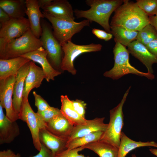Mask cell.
Masks as SVG:
<instances>
[{"instance_id":"22","label":"cell","mask_w":157,"mask_h":157,"mask_svg":"<svg viewBox=\"0 0 157 157\" xmlns=\"http://www.w3.org/2000/svg\"><path fill=\"white\" fill-rule=\"evenodd\" d=\"M31 60L22 56L7 59H0V80L16 76L20 69Z\"/></svg>"},{"instance_id":"8","label":"cell","mask_w":157,"mask_h":157,"mask_svg":"<svg viewBox=\"0 0 157 157\" xmlns=\"http://www.w3.org/2000/svg\"><path fill=\"white\" fill-rule=\"evenodd\" d=\"M61 46L63 55L60 69L73 75L76 74L77 72L74 66V62L78 56L84 53L99 51L102 47L99 44L91 43L81 45L76 44L70 41L63 43Z\"/></svg>"},{"instance_id":"1","label":"cell","mask_w":157,"mask_h":157,"mask_svg":"<svg viewBox=\"0 0 157 157\" xmlns=\"http://www.w3.org/2000/svg\"><path fill=\"white\" fill-rule=\"evenodd\" d=\"M149 24V17L136 2L124 0L115 11L110 25L121 26L130 31L139 32Z\"/></svg>"},{"instance_id":"15","label":"cell","mask_w":157,"mask_h":157,"mask_svg":"<svg viewBox=\"0 0 157 157\" xmlns=\"http://www.w3.org/2000/svg\"><path fill=\"white\" fill-rule=\"evenodd\" d=\"M26 15L28 16L30 29L37 38L39 39L42 33L41 21L44 17L38 5V0H26Z\"/></svg>"},{"instance_id":"42","label":"cell","mask_w":157,"mask_h":157,"mask_svg":"<svg viewBox=\"0 0 157 157\" xmlns=\"http://www.w3.org/2000/svg\"><path fill=\"white\" fill-rule=\"evenodd\" d=\"M149 151L153 154L156 156L157 157V149L151 148Z\"/></svg>"},{"instance_id":"2","label":"cell","mask_w":157,"mask_h":157,"mask_svg":"<svg viewBox=\"0 0 157 157\" xmlns=\"http://www.w3.org/2000/svg\"><path fill=\"white\" fill-rule=\"evenodd\" d=\"M124 0H86V4L90 7L87 10H74L76 18H84L90 22H95L100 25L107 32L110 33L109 20L112 13Z\"/></svg>"},{"instance_id":"37","label":"cell","mask_w":157,"mask_h":157,"mask_svg":"<svg viewBox=\"0 0 157 157\" xmlns=\"http://www.w3.org/2000/svg\"><path fill=\"white\" fill-rule=\"evenodd\" d=\"M145 46L151 53L157 58V38L150 42Z\"/></svg>"},{"instance_id":"43","label":"cell","mask_w":157,"mask_h":157,"mask_svg":"<svg viewBox=\"0 0 157 157\" xmlns=\"http://www.w3.org/2000/svg\"><path fill=\"white\" fill-rule=\"evenodd\" d=\"M132 157H137L135 154H133L131 156Z\"/></svg>"},{"instance_id":"20","label":"cell","mask_w":157,"mask_h":157,"mask_svg":"<svg viewBox=\"0 0 157 157\" xmlns=\"http://www.w3.org/2000/svg\"><path fill=\"white\" fill-rule=\"evenodd\" d=\"M45 77L42 68L37 65L34 62L31 61L29 72L25 79L23 97L28 98L30 91L34 88L40 87Z\"/></svg>"},{"instance_id":"9","label":"cell","mask_w":157,"mask_h":157,"mask_svg":"<svg viewBox=\"0 0 157 157\" xmlns=\"http://www.w3.org/2000/svg\"><path fill=\"white\" fill-rule=\"evenodd\" d=\"M19 115V119L27 124L31 133L34 146L39 151L41 149V143L39 139V132L41 129L46 128V123L37 113L33 111L28 98L23 97Z\"/></svg>"},{"instance_id":"25","label":"cell","mask_w":157,"mask_h":157,"mask_svg":"<svg viewBox=\"0 0 157 157\" xmlns=\"http://www.w3.org/2000/svg\"><path fill=\"white\" fill-rule=\"evenodd\" d=\"M81 147L84 149H88L93 151L99 157H118V148L100 140Z\"/></svg>"},{"instance_id":"17","label":"cell","mask_w":157,"mask_h":157,"mask_svg":"<svg viewBox=\"0 0 157 157\" xmlns=\"http://www.w3.org/2000/svg\"><path fill=\"white\" fill-rule=\"evenodd\" d=\"M127 47L129 53L145 66L147 72L153 74L152 65L157 63V58L151 53L145 46L136 40L132 42Z\"/></svg>"},{"instance_id":"33","label":"cell","mask_w":157,"mask_h":157,"mask_svg":"<svg viewBox=\"0 0 157 157\" xmlns=\"http://www.w3.org/2000/svg\"><path fill=\"white\" fill-rule=\"evenodd\" d=\"M33 94L35 98V105L37 108L38 111H43L51 107L46 100L35 91L33 92Z\"/></svg>"},{"instance_id":"18","label":"cell","mask_w":157,"mask_h":157,"mask_svg":"<svg viewBox=\"0 0 157 157\" xmlns=\"http://www.w3.org/2000/svg\"><path fill=\"white\" fill-rule=\"evenodd\" d=\"M105 119L104 117H96L92 119L87 120L85 124L74 126L67 142L94 132L101 131L104 132L108 125V124L104 123Z\"/></svg>"},{"instance_id":"10","label":"cell","mask_w":157,"mask_h":157,"mask_svg":"<svg viewBox=\"0 0 157 157\" xmlns=\"http://www.w3.org/2000/svg\"><path fill=\"white\" fill-rule=\"evenodd\" d=\"M30 29L28 19L25 17L11 18L8 22L1 25L0 54L3 52L9 42L20 37Z\"/></svg>"},{"instance_id":"4","label":"cell","mask_w":157,"mask_h":157,"mask_svg":"<svg viewBox=\"0 0 157 157\" xmlns=\"http://www.w3.org/2000/svg\"><path fill=\"white\" fill-rule=\"evenodd\" d=\"M131 88V86L125 92L120 102L110 111L109 122L99 140L118 148L120 144L121 131L124 124L122 108Z\"/></svg>"},{"instance_id":"34","label":"cell","mask_w":157,"mask_h":157,"mask_svg":"<svg viewBox=\"0 0 157 157\" xmlns=\"http://www.w3.org/2000/svg\"><path fill=\"white\" fill-rule=\"evenodd\" d=\"M73 107L75 111L81 116L85 118L86 104L83 101L76 99L72 100Z\"/></svg>"},{"instance_id":"41","label":"cell","mask_w":157,"mask_h":157,"mask_svg":"<svg viewBox=\"0 0 157 157\" xmlns=\"http://www.w3.org/2000/svg\"><path fill=\"white\" fill-rule=\"evenodd\" d=\"M53 0H38V5L42 9L49 4Z\"/></svg>"},{"instance_id":"3","label":"cell","mask_w":157,"mask_h":157,"mask_svg":"<svg viewBox=\"0 0 157 157\" xmlns=\"http://www.w3.org/2000/svg\"><path fill=\"white\" fill-rule=\"evenodd\" d=\"M113 48L114 63L113 67L104 74L105 77L117 80L129 74L145 77L152 80L154 75L148 72L140 71L131 65L129 62V53L126 47L117 42Z\"/></svg>"},{"instance_id":"14","label":"cell","mask_w":157,"mask_h":157,"mask_svg":"<svg viewBox=\"0 0 157 157\" xmlns=\"http://www.w3.org/2000/svg\"><path fill=\"white\" fill-rule=\"evenodd\" d=\"M20 133V129L16 121H12L8 118L0 104V144L11 143Z\"/></svg>"},{"instance_id":"13","label":"cell","mask_w":157,"mask_h":157,"mask_svg":"<svg viewBox=\"0 0 157 157\" xmlns=\"http://www.w3.org/2000/svg\"><path fill=\"white\" fill-rule=\"evenodd\" d=\"M43 12L58 19L74 21V10L71 5L67 0H53L42 9Z\"/></svg>"},{"instance_id":"35","label":"cell","mask_w":157,"mask_h":157,"mask_svg":"<svg viewBox=\"0 0 157 157\" xmlns=\"http://www.w3.org/2000/svg\"><path fill=\"white\" fill-rule=\"evenodd\" d=\"M92 33L99 39L108 41L111 39L113 35L111 33L107 32L105 31L94 28L92 30Z\"/></svg>"},{"instance_id":"11","label":"cell","mask_w":157,"mask_h":157,"mask_svg":"<svg viewBox=\"0 0 157 157\" xmlns=\"http://www.w3.org/2000/svg\"><path fill=\"white\" fill-rule=\"evenodd\" d=\"M16 76H10L0 80V104L6 111V115L10 120L19 119V113L13 104V90Z\"/></svg>"},{"instance_id":"29","label":"cell","mask_w":157,"mask_h":157,"mask_svg":"<svg viewBox=\"0 0 157 157\" xmlns=\"http://www.w3.org/2000/svg\"><path fill=\"white\" fill-rule=\"evenodd\" d=\"M157 38V31L150 24L138 32L136 40L145 46Z\"/></svg>"},{"instance_id":"12","label":"cell","mask_w":157,"mask_h":157,"mask_svg":"<svg viewBox=\"0 0 157 157\" xmlns=\"http://www.w3.org/2000/svg\"><path fill=\"white\" fill-rule=\"evenodd\" d=\"M47 54L44 49L41 47L37 49L20 56L27 58L31 61L40 64L45 75L47 82L54 80L55 78L61 74V72L55 69L47 59Z\"/></svg>"},{"instance_id":"23","label":"cell","mask_w":157,"mask_h":157,"mask_svg":"<svg viewBox=\"0 0 157 157\" xmlns=\"http://www.w3.org/2000/svg\"><path fill=\"white\" fill-rule=\"evenodd\" d=\"M0 8L5 11L11 18H23L26 15L25 0H0Z\"/></svg>"},{"instance_id":"27","label":"cell","mask_w":157,"mask_h":157,"mask_svg":"<svg viewBox=\"0 0 157 157\" xmlns=\"http://www.w3.org/2000/svg\"><path fill=\"white\" fill-rule=\"evenodd\" d=\"M110 33L114 37L115 42L128 47L136 40L138 31H130L120 26H111Z\"/></svg>"},{"instance_id":"30","label":"cell","mask_w":157,"mask_h":157,"mask_svg":"<svg viewBox=\"0 0 157 157\" xmlns=\"http://www.w3.org/2000/svg\"><path fill=\"white\" fill-rule=\"evenodd\" d=\"M136 3L149 17L157 14V0H137Z\"/></svg>"},{"instance_id":"21","label":"cell","mask_w":157,"mask_h":157,"mask_svg":"<svg viewBox=\"0 0 157 157\" xmlns=\"http://www.w3.org/2000/svg\"><path fill=\"white\" fill-rule=\"evenodd\" d=\"M30 62L25 64L20 69L16 76L13 90V104L18 113L22 103L25 79L29 72Z\"/></svg>"},{"instance_id":"5","label":"cell","mask_w":157,"mask_h":157,"mask_svg":"<svg viewBox=\"0 0 157 157\" xmlns=\"http://www.w3.org/2000/svg\"><path fill=\"white\" fill-rule=\"evenodd\" d=\"M42 47L41 41L30 29L20 37L9 42L1 54L0 59H7L20 56Z\"/></svg>"},{"instance_id":"40","label":"cell","mask_w":157,"mask_h":157,"mask_svg":"<svg viewBox=\"0 0 157 157\" xmlns=\"http://www.w3.org/2000/svg\"><path fill=\"white\" fill-rule=\"evenodd\" d=\"M149 24L153 26L157 31V14L155 15L149 17Z\"/></svg>"},{"instance_id":"19","label":"cell","mask_w":157,"mask_h":157,"mask_svg":"<svg viewBox=\"0 0 157 157\" xmlns=\"http://www.w3.org/2000/svg\"><path fill=\"white\" fill-rule=\"evenodd\" d=\"M39 137L40 143L51 151L54 157L67 149L66 145L67 140L54 135L46 128L40 130Z\"/></svg>"},{"instance_id":"6","label":"cell","mask_w":157,"mask_h":157,"mask_svg":"<svg viewBox=\"0 0 157 157\" xmlns=\"http://www.w3.org/2000/svg\"><path fill=\"white\" fill-rule=\"evenodd\" d=\"M44 18L51 23L54 36L61 45L69 41L75 34L85 27L90 26V22L85 19L79 22H71L56 18L42 12Z\"/></svg>"},{"instance_id":"38","label":"cell","mask_w":157,"mask_h":157,"mask_svg":"<svg viewBox=\"0 0 157 157\" xmlns=\"http://www.w3.org/2000/svg\"><path fill=\"white\" fill-rule=\"evenodd\" d=\"M0 157H21L19 153L15 154L10 149L4 150L0 151Z\"/></svg>"},{"instance_id":"26","label":"cell","mask_w":157,"mask_h":157,"mask_svg":"<svg viewBox=\"0 0 157 157\" xmlns=\"http://www.w3.org/2000/svg\"><path fill=\"white\" fill-rule=\"evenodd\" d=\"M120 140L118 157H125L129 152L138 147H154L157 148V143L154 141L142 142L134 141L123 132L121 133Z\"/></svg>"},{"instance_id":"31","label":"cell","mask_w":157,"mask_h":157,"mask_svg":"<svg viewBox=\"0 0 157 157\" xmlns=\"http://www.w3.org/2000/svg\"><path fill=\"white\" fill-rule=\"evenodd\" d=\"M37 113L46 123L55 116L62 114L60 109L51 106L43 111H37Z\"/></svg>"},{"instance_id":"36","label":"cell","mask_w":157,"mask_h":157,"mask_svg":"<svg viewBox=\"0 0 157 157\" xmlns=\"http://www.w3.org/2000/svg\"><path fill=\"white\" fill-rule=\"evenodd\" d=\"M31 157H54L51 151L41 144L40 150L36 155L32 156Z\"/></svg>"},{"instance_id":"24","label":"cell","mask_w":157,"mask_h":157,"mask_svg":"<svg viewBox=\"0 0 157 157\" xmlns=\"http://www.w3.org/2000/svg\"><path fill=\"white\" fill-rule=\"evenodd\" d=\"M62 115L74 126L85 123L87 120L78 114L74 109L71 100L67 95L60 96Z\"/></svg>"},{"instance_id":"7","label":"cell","mask_w":157,"mask_h":157,"mask_svg":"<svg viewBox=\"0 0 157 157\" xmlns=\"http://www.w3.org/2000/svg\"><path fill=\"white\" fill-rule=\"evenodd\" d=\"M41 23L42 33L39 39L42 47L46 51L47 59L51 65L60 69L63 55L61 46L54 36L52 27L49 23L43 19Z\"/></svg>"},{"instance_id":"16","label":"cell","mask_w":157,"mask_h":157,"mask_svg":"<svg viewBox=\"0 0 157 157\" xmlns=\"http://www.w3.org/2000/svg\"><path fill=\"white\" fill-rule=\"evenodd\" d=\"M46 128L50 132L68 140L74 126L62 114L57 115L46 123Z\"/></svg>"},{"instance_id":"39","label":"cell","mask_w":157,"mask_h":157,"mask_svg":"<svg viewBox=\"0 0 157 157\" xmlns=\"http://www.w3.org/2000/svg\"><path fill=\"white\" fill-rule=\"evenodd\" d=\"M11 19L9 16L0 8V23L1 25L8 22Z\"/></svg>"},{"instance_id":"32","label":"cell","mask_w":157,"mask_h":157,"mask_svg":"<svg viewBox=\"0 0 157 157\" xmlns=\"http://www.w3.org/2000/svg\"><path fill=\"white\" fill-rule=\"evenodd\" d=\"M84 149L82 147L72 149H67L62 152L56 154L55 157H90L85 156L78 152Z\"/></svg>"},{"instance_id":"28","label":"cell","mask_w":157,"mask_h":157,"mask_svg":"<svg viewBox=\"0 0 157 157\" xmlns=\"http://www.w3.org/2000/svg\"><path fill=\"white\" fill-rule=\"evenodd\" d=\"M104 132L98 131L93 132L83 137L74 139L67 142L66 147L72 149L83 146L90 143L99 140Z\"/></svg>"}]
</instances>
